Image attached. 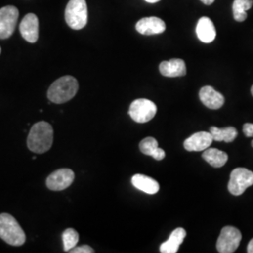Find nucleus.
<instances>
[{
	"mask_svg": "<svg viewBox=\"0 0 253 253\" xmlns=\"http://www.w3.org/2000/svg\"><path fill=\"white\" fill-rule=\"evenodd\" d=\"M54 129L46 121L37 122L31 126L27 137V147L37 154L47 152L53 145Z\"/></svg>",
	"mask_w": 253,
	"mask_h": 253,
	"instance_id": "obj_1",
	"label": "nucleus"
},
{
	"mask_svg": "<svg viewBox=\"0 0 253 253\" xmlns=\"http://www.w3.org/2000/svg\"><path fill=\"white\" fill-rule=\"evenodd\" d=\"M78 88V81L71 75H66L50 85L47 96L50 101L56 104H62L74 98Z\"/></svg>",
	"mask_w": 253,
	"mask_h": 253,
	"instance_id": "obj_2",
	"label": "nucleus"
},
{
	"mask_svg": "<svg viewBox=\"0 0 253 253\" xmlns=\"http://www.w3.org/2000/svg\"><path fill=\"white\" fill-rule=\"evenodd\" d=\"M0 238L8 244L19 247L25 244L27 237L18 221L11 215L3 213L0 215Z\"/></svg>",
	"mask_w": 253,
	"mask_h": 253,
	"instance_id": "obj_3",
	"label": "nucleus"
},
{
	"mask_svg": "<svg viewBox=\"0 0 253 253\" xmlns=\"http://www.w3.org/2000/svg\"><path fill=\"white\" fill-rule=\"evenodd\" d=\"M88 18L85 0H70L65 9V20L74 30H80L86 26Z\"/></svg>",
	"mask_w": 253,
	"mask_h": 253,
	"instance_id": "obj_4",
	"label": "nucleus"
},
{
	"mask_svg": "<svg viewBox=\"0 0 253 253\" xmlns=\"http://www.w3.org/2000/svg\"><path fill=\"white\" fill-rule=\"evenodd\" d=\"M253 185V172L246 168H235L230 175L228 190L235 196L242 195Z\"/></svg>",
	"mask_w": 253,
	"mask_h": 253,
	"instance_id": "obj_5",
	"label": "nucleus"
},
{
	"mask_svg": "<svg viewBox=\"0 0 253 253\" xmlns=\"http://www.w3.org/2000/svg\"><path fill=\"white\" fill-rule=\"evenodd\" d=\"M242 239L241 232L233 226L222 228L217 241V250L220 253H235Z\"/></svg>",
	"mask_w": 253,
	"mask_h": 253,
	"instance_id": "obj_6",
	"label": "nucleus"
},
{
	"mask_svg": "<svg viewBox=\"0 0 253 253\" xmlns=\"http://www.w3.org/2000/svg\"><path fill=\"white\" fill-rule=\"evenodd\" d=\"M157 114V106L151 100H135L129 106L128 115L137 123H146L153 119Z\"/></svg>",
	"mask_w": 253,
	"mask_h": 253,
	"instance_id": "obj_7",
	"label": "nucleus"
},
{
	"mask_svg": "<svg viewBox=\"0 0 253 253\" xmlns=\"http://www.w3.org/2000/svg\"><path fill=\"white\" fill-rule=\"evenodd\" d=\"M18 17V9L14 6H6L0 9V40L9 39L13 34Z\"/></svg>",
	"mask_w": 253,
	"mask_h": 253,
	"instance_id": "obj_8",
	"label": "nucleus"
},
{
	"mask_svg": "<svg viewBox=\"0 0 253 253\" xmlns=\"http://www.w3.org/2000/svg\"><path fill=\"white\" fill-rule=\"evenodd\" d=\"M74 178L75 174L73 170L68 168L59 169L47 177L46 186L49 190L60 191L68 189L73 184Z\"/></svg>",
	"mask_w": 253,
	"mask_h": 253,
	"instance_id": "obj_9",
	"label": "nucleus"
},
{
	"mask_svg": "<svg viewBox=\"0 0 253 253\" xmlns=\"http://www.w3.org/2000/svg\"><path fill=\"white\" fill-rule=\"evenodd\" d=\"M20 33L30 43H35L39 39V19L34 13L27 14L20 23Z\"/></svg>",
	"mask_w": 253,
	"mask_h": 253,
	"instance_id": "obj_10",
	"label": "nucleus"
},
{
	"mask_svg": "<svg viewBox=\"0 0 253 253\" xmlns=\"http://www.w3.org/2000/svg\"><path fill=\"white\" fill-rule=\"evenodd\" d=\"M136 30L142 35H156L163 33L166 30V25L161 18L145 17L137 22Z\"/></svg>",
	"mask_w": 253,
	"mask_h": 253,
	"instance_id": "obj_11",
	"label": "nucleus"
},
{
	"mask_svg": "<svg viewBox=\"0 0 253 253\" xmlns=\"http://www.w3.org/2000/svg\"><path fill=\"white\" fill-rule=\"evenodd\" d=\"M213 141L210 132L200 131L190 136L184 142V147L187 151H204L212 145Z\"/></svg>",
	"mask_w": 253,
	"mask_h": 253,
	"instance_id": "obj_12",
	"label": "nucleus"
},
{
	"mask_svg": "<svg viewBox=\"0 0 253 253\" xmlns=\"http://www.w3.org/2000/svg\"><path fill=\"white\" fill-rule=\"evenodd\" d=\"M199 97L201 101L206 105L208 108L217 110L224 104L225 99L222 94L215 90L212 86L206 85L201 88L199 92Z\"/></svg>",
	"mask_w": 253,
	"mask_h": 253,
	"instance_id": "obj_13",
	"label": "nucleus"
},
{
	"mask_svg": "<svg viewBox=\"0 0 253 253\" xmlns=\"http://www.w3.org/2000/svg\"><path fill=\"white\" fill-rule=\"evenodd\" d=\"M196 34L200 41L205 43H210L216 39L217 31L211 19L208 17L199 19L196 26Z\"/></svg>",
	"mask_w": 253,
	"mask_h": 253,
	"instance_id": "obj_14",
	"label": "nucleus"
},
{
	"mask_svg": "<svg viewBox=\"0 0 253 253\" xmlns=\"http://www.w3.org/2000/svg\"><path fill=\"white\" fill-rule=\"evenodd\" d=\"M160 72L165 77H180L187 73L184 60L173 58L169 61H163L160 65Z\"/></svg>",
	"mask_w": 253,
	"mask_h": 253,
	"instance_id": "obj_15",
	"label": "nucleus"
},
{
	"mask_svg": "<svg viewBox=\"0 0 253 253\" xmlns=\"http://www.w3.org/2000/svg\"><path fill=\"white\" fill-rule=\"evenodd\" d=\"M186 231L183 228H176L172 232L168 240L163 242L160 247V251L162 253H177L180 245L183 243L186 237Z\"/></svg>",
	"mask_w": 253,
	"mask_h": 253,
	"instance_id": "obj_16",
	"label": "nucleus"
},
{
	"mask_svg": "<svg viewBox=\"0 0 253 253\" xmlns=\"http://www.w3.org/2000/svg\"><path fill=\"white\" fill-rule=\"evenodd\" d=\"M131 183L137 190L144 191L150 195L156 194L160 190L159 182H157L149 176H146L145 174H134L131 178Z\"/></svg>",
	"mask_w": 253,
	"mask_h": 253,
	"instance_id": "obj_17",
	"label": "nucleus"
},
{
	"mask_svg": "<svg viewBox=\"0 0 253 253\" xmlns=\"http://www.w3.org/2000/svg\"><path fill=\"white\" fill-rule=\"evenodd\" d=\"M158 145V141L155 138L146 137L140 143V150L145 155L153 157L157 161H162L165 158V152Z\"/></svg>",
	"mask_w": 253,
	"mask_h": 253,
	"instance_id": "obj_18",
	"label": "nucleus"
},
{
	"mask_svg": "<svg viewBox=\"0 0 253 253\" xmlns=\"http://www.w3.org/2000/svg\"><path fill=\"white\" fill-rule=\"evenodd\" d=\"M202 157L207 163L215 168H220L224 166L228 161L227 153L217 148H208L204 150Z\"/></svg>",
	"mask_w": 253,
	"mask_h": 253,
	"instance_id": "obj_19",
	"label": "nucleus"
},
{
	"mask_svg": "<svg viewBox=\"0 0 253 253\" xmlns=\"http://www.w3.org/2000/svg\"><path fill=\"white\" fill-rule=\"evenodd\" d=\"M209 132L211 133L214 141L226 142V143L234 142L236 136L238 134L236 128L234 126H228L224 128H218L217 126H211Z\"/></svg>",
	"mask_w": 253,
	"mask_h": 253,
	"instance_id": "obj_20",
	"label": "nucleus"
},
{
	"mask_svg": "<svg viewBox=\"0 0 253 253\" xmlns=\"http://www.w3.org/2000/svg\"><path fill=\"white\" fill-rule=\"evenodd\" d=\"M253 0H235L233 4L234 18L237 22H244L248 17L247 11L252 9Z\"/></svg>",
	"mask_w": 253,
	"mask_h": 253,
	"instance_id": "obj_21",
	"label": "nucleus"
},
{
	"mask_svg": "<svg viewBox=\"0 0 253 253\" xmlns=\"http://www.w3.org/2000/svg\"><path fill=\"white\" fill-rule=\"evenodd\" d=\"M62 240H63L64 251L70 252L74 247H76V245L78 243L79 235L74 229L69 228L64 231L62 234Z\"/></svg>",
	"mask_w": 253,
	"mask_h": 253,
	"instance_id": "obj_22",
	"label": "nucleus"
},
{
	"mask_svg": "<svg viewBox=\"0 0 253 253\" xmlns=\"http://www.w3.org/2000/svg\"><path fill=\"white\" fill-rule=\"evenodd\" d=\"M70 253H94V250L87 246V245H84L81 247H74L73 250L70 251Z\"/></svg>",
	"mask_w": 253,
	"mask_h": 253,
	"instance_id": "obj_23",
	"label": "nucleus"
},
{
	"mask_svg": "<svg viewBox=\"0 0 253 253\" xmlns=\"http://www.w3.org/2000/svg\"><path fill=\"white\" fill-rule=\"evenodd\" d=\"M243 132L246 137H253V124L246 123L243 126Z\"/></svg>",
	"mask_w": 253,
	"mask_h": 253,
	"instance_id": "obj_24",
	"label": "nucleus"
},
{
	"mask_svg": "<svg viewBox=\"0 0 253 253\" xmlns=\"http://www.w3.org/2000/svg\"><path fill=\"white\" fill-rule=\"evenodd\" d=\"M247 252L249 253H253V238L250 241V243L248 245V250Z\"/></svg>",
	"mask_w": 253,
	"mask_h": 253,
	"instance_id": "obj_25",
	"label": "nucleus"
},
{
	"mask_svg": "<svg viewBox=\"0 0 253 253\" xmlns=\"http://www.w3.org/2000/svg\"><path fill=\"white\" fill-rule=\"evenodd\" d=\"M204 4H206V5H211V4H213L214 2H215V0H201Z\"/></svg>",
	"mask_w": 253,
	"mask_h": 253,
	"instance_id": "obj_26",
	"label": "nucleus"
},
{
	"mask_svg": "<svg viewBox=\"0 0 253 253\" xmlns=\"http://www.w3.org/2000/svg\"><path fill=\"white\" fill-rule=\"evenodd\" d=\"M145 1L148 2V3H157V2H159L161 0H145Z\"/></svg>",
	"mask_w": 253,
	"mask_h": 253,
	"instance_id": "obj_27",
	"label": "nucleus"
},
{
	"mask_svg": "<svg viewBox=\"0 0 253 253\" xmlns=\"http://www.w3.org/2000/svg\"><path fill=\"white\" fill-rule=\"evenodd\" d=\"M252 95L253 96V85L252 86Z\"/></svg>",
	"mask_w": 253,
	"mask_h": 253,
	"instance_id": "obj_28",
	"label": "nucleus"
},
{
	"mask_svg": "<svg viewBox=\"0 0 253 253\" xmlns=\"http://www.w3.org/2000/svg\"><path fill=\"white\" fill-rule=\"evenodd\" d=\"M252 145H253V141H252Z\"/></svg>",
	"mask_w": 253,
	"mask_h": 253,
	"instance_id": "obj_29",
	"label": "nucleus"
},
{
	"mask_svg": "<svg viewBox=\"0 0 253 253\" xmlns=\"http://www.w3.org/2000/svg\"><path fill=\"white\" fill-rule=\"evenodd\" d=\"M0 54H1V47H0Z\"/></svg>",
	"mask_w": 253,
	"mask_h": 253,
	"instance_id": "obj_30",
	"label": "nucleus"
}]
</instances>
